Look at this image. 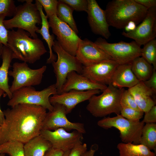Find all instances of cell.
<instances>
[{"mask_svg": "<svg viewBox=\"0 0 156 156\" xmlns=\"http://www.w3.org/2000/svg\"><path fill=\"white\" fill-rule=\"evenodd\" d=\"M5 120L0 126V145L14 140L25 143L40 135L47 109L36 105L21 104L3 111Z\"/></svg>", "mask_w": 156, "mask_h": 156, "instance_id": "1", "label": "cell"}, {"mask_svg": "<svg viewBox=\"0 0 156 156\" xmlns=\"http://www.w3.org/2000/svg\"><path fill=\"white\" fill-rule=\"evenodd\" d=\"M12 52L13 59L34 64L47 52L39 38H32L30 34L20 29L8 31L7 45Z\"/></svg>", "mask_w": 156, "mask_h": 156, "instance_id": "2", "label": "cell"}, {"mask_svg": "<svg viewBox=\"0 0 156 156\" xmlns=\"http://www.w3.org/2000/svg\"><path fill=\"white\" fill-rule=\"evenodd\" d=\"M148 10L134 0H113L107 3L105 11L109 26L121 29L131 22L136 25L140 23Z\"/></svg>", "mask_w": 156, "mask_h": 156, "instance_id": "3", "label": "cell"}, {"mask_svg": "<svg viewBox=\"0 0 156 156\" xmlns=\"http://www.w3.org/2000/svg\"><path fill=\"white\" fill-rule=\"evenodd\" d=\"M23 1L24 3L16 7L13 18L4 21V25L8 30L14 28L21 29L28 32L30 37L37 38L36 32L40 28L36 25L41 23L40 12L35 3H32L33 0Z\"/></svg>", "mask_w": 156, "mask_h": 156, "instance_id": "4", "label": "cell"}, {"mask_svg": "<svg viewBox=\"0 0 156 156\" xmlns=\"http://www.w3.org/2000/svg\"><path fill=\"white\" fill-rule=\"evenodd\" d=\"M124 89L109 84L101 94L94 95L88 100L87 110L96 117H105L113 113L120 114V99Z\"/></svg>", "mask_w": 156, "mask_h": 156, "instance_id": "5", "label": "cell"}, {"mask_svg": "<svg viewBox=\"0 0 156 156\" xmlns=\"http://www.w3.org/2000/svg\"><path fill=\"white\" fill-rule=\"evenodd\" d=\"M56 94L57 92L55 84L41 91H37L32 86L24 87L12 93V97L7 105L12 107L21 104L34 105L51 111L54 107L50 102L49 97L51 95Z\"/></svg>", "mask_w": 156, "mask_h": 156, "instance_id": "6", "label": "cell"}, {"mask_svg": "<svg viewBox=\"0 0 156 156\" xmlns=\"http://www.w3.org/2000/svg\"><path fill=\"white\" fill-rule=\"evenodd\" d=\"M98 126L105 129L114 127L120 132V137L123 143L140 144L142 129L144 123L139 121L128 120L121 115L113 117H105L98 121Z\"/></svg>", "mask_w": 156, "mask_h": 156, "instance_id": "7", "label": "cell"}, {"mask_svg": "<svg viewBox=\"0 0 156 156\" xmlns=\"http://www.w3.org/2000/svg\"><path fill=\"white\" fill-rule=\"evenodd\" d=\"M52 49L57 55V61L51 64L56 79L55 84L57 94H60L61 93L62 87L66 81L68 74L74 71L81 74L83 65L75 56L70 55L63 49L57 40L54 41Z\"/></svg>", "mask_w": 156, "mask_h": 156, "instance_id": "8", "label": "cell"}, {"mask_svg": "<svg viewBox=\"0 0 156 156\" xmlns=\"http://www.w3.org/2000/svg\"><path fill=\"white\" fill-rule=\"evenodd\" d=\"M94 43L119 64L131 62L135 58L141 56V47L134 41L109 43L99 37Z\"/></svg>", "mask_w": 156, "mask_h": 156, "instance_id": "9", "label": "cell"}, {"mask_svg": "<svg viewBox=\"0 0 156 156\" xmlns=\"http://www.w3.org/2000/svg\"><path fill=\"white\" fill-rule=\"evenodd\" d=\"M12 67V70L8 72V75L13 78V81L10 88L12 94L23 87L39 85L47 69V66H43L37 69H32L25 62H15Z\"/></svg>", "mask_w": 156, "mask_h": 156, "instance_id": "10", "label": "cell"}, {"mask_svg": "<svg viewBox=\"0 0 156 156\" xmlns=\"http://www.w3.org/2000/svg\"><path fill=\"white\" fill-rule=\"evenodd\" d=\"M50 27L62 49L70 55L75 56L81 39L67 24L62 21L56 14L49 18Z\"/></svg>", "mask_w": 156, "mask_h": 156, "instance_id": "11", "label": "cell"}, {"mask_svg": "<svg viewBox=\"0 0 156 156\" xmlns=\"http://www.w3.org/2000/svg\"><path fill=\"white\" fill-rule=\"evenodd\" d=\"M53 105V110L47 113L42 129L53 131L62 128L68 131L74 130L83 134L86 133L83 123L71 122L67 119L65 108L63 105L55 104Z\"/></svg>", "mask_w": 156, "mask_h": 156, "instance_id": "12", "label": "cell"}, {"mask_svg": "<svg viewBox=\"0 0 156 156\" xmlns=\"http://www.w3.org/2000/svg\"><path fill=\"white\" fill-rule=\"evenodd\" d=\"M123 36L134 40L141 47L156 37V7L148 10L146 15L135 29L129 32L123 31Z\"/></svg>", "mask_w": 156, "mask_h": 156, "instance_id": "13", "label": "cell"}, {"mask_svg": "<svg viewBox=\"0 0 156 156\" xmlns=\"http://www.w3.org/2000/svg\"><path fill=\"white\" fill-rule=\"evenodd\" d=\"M83 134L76 130L69 132L60 128L53 131L42 129L40 135L49 141L53 148L64 152L70 150L77 144L82 142Z\"/></svg>", "mask_w": 156, "mask_h": 156, "instance_id": "14", "label": "cell"}, {"mask_svg": "<svg viewBox=\"0 0 156 156\" xmlns=\"http://www.w3.org/2000/svg\"><path fill=\"white\" fill-rule=\"evenodd\" d=\"M118 65L112 59L104 60L89 66H83L81 74L96 83L108 85L111 83L113 74Z\"/></svg>", "mask_w": 156, "mask_h": 156, "instance_id": "15", "label": "cell"}, {"mask_svg": "<svg viewBox=\"0 0 156 156\" xmlns=\"http://www.w3.org/2000/svg\"><path fill=\"white\" fill-rule=\"evenodd\" d=\"M87 19L92 32L106 39L111 34L106 20L105 10L102 9L95 0H88Z\"/></svg>", "mask_w": 156, "mask_h": 156, "instance_id": "16", "label": "cell"}, {"mask_svg": "<svg viewBox=\"0 0 156 156\" xmlns=\"http://www.w3.org/2000/svg\"><path fill=\"white\" fill-rule=\"evenodd\" d=\"M101 91L95 90L84 91L74 90L53 95L49 97V101L53 105L59 104L65 108L66 114L71 112L79 103L89 100L93 96L100 93Z\"/></svg>", "mask_w": 156, "mask_h": 156, "instance_id": "17", "label": "cell"}, {"mask_svg": "<svg viewBox=\"0 0 156 156\" xmlns=\"http://www.w3.org/2000/svg\"><path fill=\"white\" fill-rule=\"evenodd\" d=\"M75 56L84 66H89L104 60L112 59L94 42L87 38L81 40Z\"/></svg>", "mask_w": 156, "mask_h": 156, "instance_id": "18", "label": "cell"}, {"mask_svg": "<svg viewBox=\"0 0 156 156\" xmlns=\"http://www.w3.org/2000/svg\"><path fill=\"white\" fill-rule=\"evenodd\" d=\"M107 87L106 85L99 83L74 71L69 73L61 89V93L71 90L80 91L99 90L103 91Z\"/></svg>", "mask_w": 156, "mask_h": 156, "instance_id": "19", "label": "cell"}, {"mask_svg": "<svg viewBox=\"0 0 156 156\" xmlns=\"http://www.w3.org/2000/svg\"><path fill=\"white\" fill-rule=\"evenodd\" d=\"M128 90L133 95L140 109L144 113L148 112L153 106L155 105L156 101L152 98L155 93L146 86L143 82L140 81Z\"/></svg>", "mask_w": 156, "mask_h": 156, "instance_id": "20", "label": "cell"}, {"mask_svg": "<svg viewBox=\"0 0 156 156\" xmlns=\"http://www.w3.org/2000/svg\"><path fill=\"white\" fill-rule=\"evenodd\" d=\"M140 81L131 69V62L119 64L113 74L111 84L119 89L124 87L131 88Z\"/></svg>", "mask_w": 156, "mask_h": 156, "instance_id": "21", "label": "cell"}, {"mask_svg": "<svg viewBox=\"0 0 156 156\" xmlns=\"http://www.w3.org/2000/svg\"><path fill=\"white\" fill-rule=\"evenodd\" d=\"M35 3L40 12L41 19V27L36 31V33L40 34L47 44L50 55L49 58L47 60V63L51 64L53 62L55 61L57 59L56 55L53 53L52 51V47L54 43L55 37L53 34L51 35L50 34V26L48 18L43 12L42 5L38 0H35Z\"/></svg>", "mask_w": 156, "mask_h": 156, "instance_id": "22", "label": "cell"}, {"mask_svg": "<svg viewBox=\"0 0 156 156\" xmlns=\"http://www.w3.org/2000/svg\"><path fill=\"white\" fill-rule=\"evenodd\" d=\"M2 62L0 67V89L5 92L10 99L12 94L8 84V72L12 60V52L7 46L3 45L1 56Z\"/></svg>", "mask_w": 156, "mask_h": 156, "instance_id": "23", "label": "cell"}, {"mask_svg": "<svg viewBox=\"0 0 156 156\" xmlns=\"http://www.w3.org/2000/svg\"><path fill=\"white\" fill-rule=\"evenodd\" d=\"M52 147L51 143L40 135L34 137L24 144L25 156H44Z\"/></svg>", "mask_w": 156, "mask_h": 156, "instance_id": "24", "label": "cell"}, {"mask_svg": "<svg viewBox=\"0 0 156 156\" xmlns=\"http://www.w3.org/2000/svg\"><path fill=\"white\" fill-rule=\"evenodd\" d=\"M120 156H156L146 146L133 143H120L117 145Z\"/></svg>", "mask_w": 156, "mask_h": 156, "instance_id": "25", "label": "cell"}, {"mask_svg": "<svg viewBox=\"0 0 156 156\" xmlns=\"http://www.w3.org/2000/svg\"><path fill=\"white\" fill-rule=\"evenodd\" d=\"M131 69L137 78L142 81L150 78L153 70L152 65L141 56L135 58L131 62Z\"/></svg>", "mask_w": 156, "mask_h": 156, "instance_id": "26", "label": "cell"}, {"mask_svg": "<svg viewBox=\"0 0 156 156\" xmlns=\"http://www.w3.org/2000/svg\"><path fill=\"white\" fill-rule=\"evenodd\" d=\"M58 1L56 12L57 17L68 25L77 34L79 31L73 15L74 10L61 0Z\"/></svg>", "mask_w": 156, "mask_h": 156, "instance_id": "27", "label": "cell"}, {"mask_svg": "<svg viewBox=\"0 0 156 156\" xmlns=\"http://www.w3.org/2000/svg\"><path fill=\"white\" fill-rule=\"evenodd\" d=\"M143 144L151 150L156 151V124L146 123L142 129L140 144Z\"/></svg>", "mask_w": 156, "mask_h": 156, "instance_id": "28", "label": "cell"}, {"mask_svg": "<svg viewBox=\"0 0 156 156\" xmlns=\"http://www.w3.org/2000/svg\"><path fill=\"white\" fill-rule=\"evenodd\" d=\"M24 145L16 141L7 142L0 145V153L7 154L10 156H25Z\"/></svg>", "mask_w": 156, "mask_h": 156, "instance_id": "29", "label": "cell"}, {"mask_svg": "<svg viewBox=\"0 0 156 156\" xmlns=\"http://www.w3.org/2000/svg\"><path fill=\"white\" fill-rule=\"evenodd\" d=\"M141 48V56L148 63L152 65L156 70V39H153L144 45Z\"/></svg>", "mask_w": 156, "mask_h": 156, "instance_id": "30", "label": "cell"}, {"mask_svg": "<svg viewBox=\"0 0 156 156\" xmlns=\"http://www.w3.org/2000/svg\"><path fill=\"white\" fill-rule=\"evenodd\" d=\"M143 111L131 108L121 107L120 114L124 118L130 120L139 121L144 115Z\"/></svg>", "mask_w": 156, "mask_h": 156, "instance_id": "31", "label": "cell"}, {"mask_svg": "<svg viewBox=\"0 0 156 156\" xmlns=\"http://www.w3.org/2000/svg\"><path fill=\"white\" fill-rule=\"evenodd\" d=\"M16 7L14 0H0V15H4L6 17L13 16Z\"/></svg>", "mask_w": 156, "mask_h": 156, "instance_id": "32", "label": "cell"}, {"mask_svg": "<svg viewBox=\"0 0 156 156\" xmlns=\"http://www.w3.org/2000/svg\"><path fill=\"white\" fill-rule=\"evenodd\" d=\"M120 102L121 107H127L140 110L133 97L128 90L124 89L121 95Z\"/></svg>", "mask_w": 156, "mask_h": 156, "instance_id": "33", "label": "cell"}, {"mask_svg": "<svg viewBox=\"0 0 156 156\" xmlns=\"http://www.w3.org/2000/svg\"><path fill=\"white\" fill-rule=\"evenodd\" d=\"M38 1L44 9L48 18L53 15L56 14L58 0H38Z\"/></svg>", "mask_w": 156, "mask_h": 156, "instance_id": "34", "label": "cell"}, {"mask_svg": "<svg viewBox=\"0 0 156 156\" xmlns=\"http://www.w3.org/2000/svg\"><path fill=\"white\" fill-rule=\"evenodd\" d=\"M74 10L87 12L88 9V0H61Z\"/></svg>", "mask_w": 156, "mask_h": 156, "instance_id": "35", "label": "cell"}, {"mask_svg": "<svg viewBox=\"0 0 156 156\" xmlns=\"http://www.w3.org/2000/svg\"><path fill=\"white\" fill-rule=\"evenodd\" d=\"M5 17L4 15H0V43L7 46L9 30L6 29L3 24Z\"/></svg>", "mask_w": 156, "mask_h": 156, "instance_id": "36", "label": "cell"}, {"mask_svg": "<svg viewBox=\"0 0 156 156\" xmlns=\"http://www.w3.org/2000/svg\"><path fill=\"white\" fill-rule=\"evenodd\" d=\"M87 151L86 144L81 142L76 144L70 150L68 156H81Z\"/></svg>", "mask_w": 156, "mask_h": 156, "instance_id": "37", "label": "cell"}, {"mask_svg": "<svg viewBox=\"0 0 156 156\" xmlns=\"http://www.w3.org/2000/svg\"><path fill=\"white\" fill-rule=\"evenodd\" d=\"M142 122L145 123H155L156 122V106H153L145 115Z\"/></svg>", "mask_w": 156, "mask_h": 156, "instance_id": "38", "label": "cell"}, {"mask_svg": "<svg viewBox=\"0 0 156 156\" xmlns=\"http://www.w3.org/2000/svg\"><path fill=\"white\" fill-rule=\"evenodd\" d=\"M145 85L156 93V71L153 69L152 74L147 80L143 81Z\"/></svg>", "mask_w": 156, "mask_h": 156, "instance_id": "39", "label": "cell"}, {"mask_svg": "<svg viewBox=\"0 0 156 156\" xmlns=\"http://www.w3.org/2000/svg\"><path fill=\"white\" fill-rule=\"evenodd\" d=\"M138 3L148 9L156 7V0H134Z\"/></svg>", "mask_w": 156, "mask_h": 156, "instance_id": "40", "label": "cell"}, {"mask_svg": "<svg viewBox=\"0 0 156 156\" xmlns=\"http://www.w3.org/2000/svg\"><path fill=\"white\" fill-rule=\"evenodd\" d=\"M64 152L53 147L47 151L44 156H62Z\"/></svg>", "mask_w": 156, "mask_h": 156, "instance_id": "41", "label": "cell"}, {"mask_svg": "<svg viewBox=\"0 0 156 156\" xmlns=\"http://www.w3.org/2000/svg\"><path fill=\"white\" fill-rule=\"evenodd\" d=\"M98 146L95 144L92 145L89 150L87 151L81 156H94L96 152L98 149Z\"/></svg>", "mask_w": 156, "mask_h": 156, "instance_id": "42", "label": "cell"}, {"mask_svg": "<svg viewBox=\"0 0 156 156\" xmlns=\"http://www.w3.org/2000/svg\"><path fill=\"white\" fill-rule=\"evenodd\" d=\"M4 92L3 90L0 89V98ZM5 120V117L3 112L1 110L0 108V126L3 124Z\"/></svg>", "mask_w": 156, "mask_h": 156, "instance_id": "43", "label": "cell"}, {"mask_svg": "<svg viewBox=\"0 0 156 156\" xmlns=\"http://www.w3.org/2000/svg\"><path fill=\"white\" fill-rule=\"evenodd\" d=\"M136 25L133 22L129 23L124 28L127 32H129L134 30L136 27Z\"/></svg>", "mask_w": 156, "mask_h": 156, "instance_id": "44", "label": "cell"}, {"mask_svg": "<svg viewBox=\"0 0 156 156\" xmlns=\"http://www.w3.org/2000/svg\"><path fill=\"white\" fill-rule=\"evenodd\" d=\"M3 45L2 44L0 43V58L1 56L2 51Z\"/></svg>", "mask_w": 156, "mask_h": 156, "instance_id": "45", "label": "cell"}, {"mask_svg": "<svg viewBox=\"0 0 156 156\" xmlns=\"http://www.w3.org/2000/svg\"><path fill=\"white\" fill-rule=\"evenodd\" d=\"M70 151V150H69L64 152L62 156H68Z\"/></svg>", "mask_w": 156, "mask_h": 156, "instance_id": "46", "label": "cell"}, {"mask_svg": "<svg viewBox=\"0 0 156 156\" xmlns=\"http://www.w3.org/2000/svg\"><path fill=\"white\" fill-rule=\"evenodd\" d=\"M0 156H5V154L0 153Z\"/></svg>", "mask_w": 156, "mask_h": 156, "instance_id": "47", "label": "cell"}]
</instances>
